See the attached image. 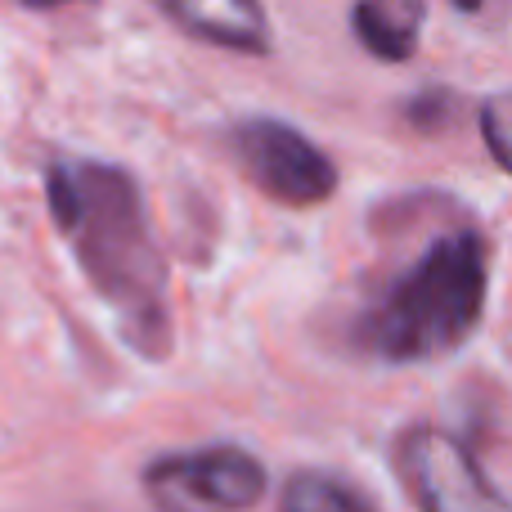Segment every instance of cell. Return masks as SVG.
Segmentation results:
<instances>
[{"mask_svg":"<svg viewBox=\"0 0 512 512\" xmlns=\"http://www.w3.org/2000/svg\"><path fill=\"white\" fill-rule=\"evenodd\" d=\"M265 486V463L243 445L176 450L144 468V495L158 512H252Z\"/></svg>","mask_w":512,"mask_h":512,"instance_id":"obj_3","label":"cell"},{"mask_svg":"<svg viewBox=\"0 0 512 512\" xmlns=\"http://www.w3.org/2000/svg\"><path fill=\"white\" fill-rule=\"evenodd\" d=\"M279 512H369L351 486H342L328 472H292L283 481Z\"/></svg>","mask_w":512,"mask_h":512,"instance_id":"obj_8","label":"cell"},{"mask_svg":"<svg viewBox=\"0 0 512 512\" xmlns=\"http://www.w3.org/2000/svg\"><path fill=\"white\" fill-rule=\"evenodd\" d=\"M54 230L68 239L95 297L113 310L122 337L149 360L171 351L167 261L144 216L140 180L99 158L59 153L45 171Z\"/></svg>","mask_w":512,"mask_h":512,"instance_id":"obj_1","label":"cell"},{"mask_svg":"<svg viewBox=\"0 0 512 512\" xmlns=\"http://www.w3.org/2000/svg\"><path fill=\"white\" fill-rule=\"evenodd\" d=\"M234 153L252 185L283 207H319L337 189V167L328 153L310 144L297 126L274 117H248L234 126Z\"/></svg>","mask_w":512,"mask_h":512,"instance_id":"obj_5","label":"cell"},{"mask_svg":"<svg viewBox=\"0 0 512 512\" xmlns=\"http://www.w3.org/2000/svg\"><path fill=\"white\" fill-rule=\"evenodd\" d=\"M158 14L185 27L194 41L225 45L239 54L270 50V18L252 0H162Z\"/></svg>","mask_w":512,"mask_h":512,"instance_id":"obj_6","label":"cell"},{"mask_svg":"<svg viewBox=\"0 0 512 512\" xmlns=\"http://www.w3.org/2000/svg\"><path fill=\"white\" fill-rule=\"evenodd\" d=\"M481 135H486L495 162L512 176V90L481 104Z\"/></svg>","mask_w":512,"mask_h":512,"instance_id":"obj_9","label":"cell"},{"mask_svg":"<svg viewBox=\"0 0 512 512\" xmlns=\"http://www.w3.org/2000/svg\"><path fill=\"white\" fill-rule=\"evenodd\" d=\"M396 472L418 512H512L481 463L454 436L414 427L396 445Z\"/></svg>","mask_w":512,"mask_h":512,"instance_id":"obj_4","label":"cell"},{"mask_svg":"<svg viewBox=\"0 0 512 512\" xmlns=\"http://www.w3.org/2000/svg\"><path fill=\"white\" fill-rule=\"evenodd\" d=\"M423 18L427 9L418 0H364V5H355L351 23H355V36L364 41V50L387 63H400L418 50Z\"/></svg>","mask_w":512,"mask_h":512,"instance_id":"obj_7","label":"cell"},{"mask_svg":"<svg viewBox=\"0 0 512 512\" xmlns=\"http://www.w3.org/2000/svg\"><path fill=\"white\" fill-rule=\"evenodd\" d=\"M486 310V243L472 230L436 239L369 310H364L360 346L387 364L441 360L463 346Z\"/></svg>","mask_w":512,"mask_h":512,"instance_id":"obj_2","label":"cell"}]
</instances>
